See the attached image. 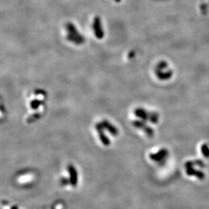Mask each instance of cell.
I'll return each mask as SVG.
<instances>
[{"instance_id": "cell-6", "label": "cell", "mask_w": 209, "mask_h": 209, "mask_svg": "<svg viewBox=\"0 0 209 209\" xmlns=\"http://www.w3.org/2000/svg\"><path fill=\"white\" fill-rule=\"evenodd\" d=\"M101 124L102 125L103 128H105L106 129L108 130L112 135H117L118 134L117 129L114 126L111 125L109 122L106 121V120H104L101 123Z\"/></svg>"}, {"instance_id": "cell-7", "label": "cell", "mask_w": 209, "mask_h": 209, "mask_svg": "<svg viewBox=\"0 0 209 209\" xmlns=\"http://www.w3.org/2000/svg\"><path fill=\"white\" fill-rule=\"evenodd\" d=\"M200 150H201L200 153L202 154L204 157L208 158L209 157V149H208V145L206 144H202L201 147H200Z\"/></svg>"}, {"instance_id": "cell-4", "label": "cell", "mask_w": 209, "mask_h": 209, "mask_svg": "<svg viewBox=\"0 0 209 209\" xmlns=\"http://www.w3.org/2000/svg\"><path fill=\"white\" fill-rule=\"evenodd\" d=\"M96 129L98 131L99 133V137H100V139L102 144H104V146H109L110 145V141L108 138L104 135V131H102L103 127L101 125V123H99L97 125H96Z\"/></svg>"}, {"instance_id": "cell-3", "label": "cell", "mask_w": 209, "mask_h": 209, "mask_svg": "<svg viewBox=\"0 0 209 209\" xmlns=\"http://www.w3.org/2000/svg\"><path fill=\"white\" fill-rule=\"evenodd\" d=\"M93 29L94 31L96 38L101 39L104 36V32L101 26V18L99 17H95L93 23Z\"/></svg>"}, {"instance_id": "cell-5", "label": "cell", "mask_w": 209, "mask_h": 209, "mask_svg": "<svg viewBox=\"0 0 209 209\" xmlns=\"http://www.w3.org/2000/svg\"><path fill=\"white\" fill-rule=\"evenodd\" d=\"M68 171L71 175V178H70V181L73 186H77V171L73 165H69L68 166Z\"/></svg>"}, {"instance_id": "cell-8", "label": "cell", "mask_w": 209, "mask_h": 209, "mask_svg": "<svg viewBox=\"0 0 209 209\" xmlns=\"http://www.w3.org/2000/svg\"><path fill=\"white\" fill-rule=\"evenodd\" d=\"M41 104H42V102L41 101H39L38 100H35L31 101V106L32 108L37 109V108H39V106L41 105Z\"/></svg>"}, {"instance_id": "cell-1", "label": "cell", "mask_w": 209, "mask_h": 209, "mask_svg": "<svg viewBox=\"0 0 209 209\" xmlns=\"http://www.w3.org/2000/svg\"><path fill=\"white\" fill-rule=\"evenodd\" d=\"M66 30L68 31V35L66 39L69 41L73 42L76 45H81L85 41V37L79 33L75 26L73 23H68L66 25Z\"/></svg>"}, {"instance_id": "cell-9", "label": "cell", "mask_w": 209, "mask_h": 209, "mask_svg": "<svg viewBox=\"0 0 209 209\" xmlns=\"http://www.w3.org/2000/svg\"><path fill=\"white\" fill-rule=\"evenodd\" d=\"M114 1L116 2H118V3H119V2H120V1H121V0H114Z\"/></svg>"}, {"instance_id": "cell-2", "label": "cell", "mask_w": 209, "mask_h": 209, "mask_svg": "<svg viewBox=\"0 0 209 209\" xmlns=\"http://www.w3.org/2000/svg\"><path fill=\"white\" fill-rule=\"evenodd\" d=\"M168 156V150L162 148L160 149L156 153L150 154V159L155 162H162Z\"/></svg>"}]
</instances>
